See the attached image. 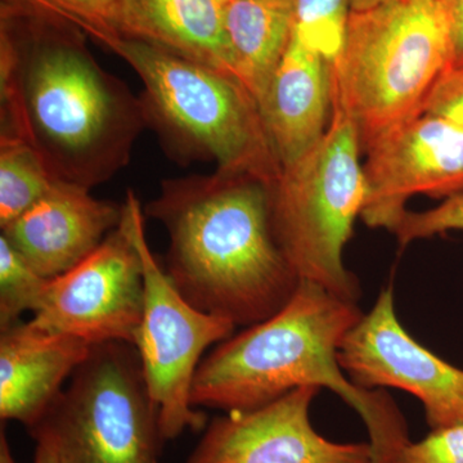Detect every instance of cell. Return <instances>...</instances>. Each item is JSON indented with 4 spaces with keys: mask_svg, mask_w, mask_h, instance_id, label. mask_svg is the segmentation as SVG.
<instances>
[{
    "mask_svg": "<svg viewBox=\"0 0 463 463\" xmlns=\"http://www.w3.org/2000/svg\"><path fill=\"white\" fill-rule=\"evenodd\" d=\"M78 27L0 5V134L17 137L58 181L91 188L129 164L141 99L97 62Z\"/></svg>",
    "mask_w": 463,
    "mask_h": 463,
    "instance_id": "obj_1",
    "label": "cell"
},
{
    "mask_svg": "<svg viewBox=\"0 0 463 463\" xmlns=\"http://www.w3.org/2000/svg\"><path fill=\"white\" fill-rule=\"evenodd\" d=\"M269 185L218 170L165 179L145 209L165 228L164 269L178 291L236 327L276 315L300 285L274 239Z\"/></svg>",
    "mask_w": 463,
    "mask_h": 463,
    "instance_id": "obj_2",
    "label": "cell"
},
{
    "mask_svg": "<svg viewBox=\"0 0 463 463\" xmlns=\"http://www.w3.org/2000/svg\"><path fill=\"white\" fill-rule=\"evenodd\" d=\"M364 315L355 301L300 281L276 315L232 335L203 359L192 405L242 412L303 386L330 389L361 416L373 463H394L411 441L403 414L383 389L353 383L337 359L347 332Z\"/></svg>",
    "mask_w": 463,
    "mask_h": 463,
    "instance_id": "obj_3",
    "label": "cell"
},
{
    "mask_svg": "<svg viewBox=\"0 0 463 463\" xmlns=\"http://www.w3.org/2000/svg\"><path fill=\"white\" fill-rule=\"evenodd\" d=\"M141 78L146 124L170 156L213 160L216 170L272 184L282 167L260 109L236 79L147 43L109 33L99 42Z\"/></svg>",
    "mask_w": 463,
    "mask_h": 463,
    "instance_id": "obj_4",
    "label": "cell"
},
{
    "mask_svg": "<svg viewBox=\"0 0 463 463\" xmlns=\"http://www.w3.org/2000/svg\"><path fill=\"white\" fill-rule=\"evenodd\" d=\"M453 67L439 0H377L350 14L345 43L331 62L332 105L352 120L362 152L421 115Z\"/></svg>",
    "mask_w": 463,
    "mask_h": 463,
    "instance_id": "obj_5",
    "label": "cell"
},
{
    "mask_svg": "<svg viewBox=\"0 0 463 463\" xmlns=\"http://www.w3.org/2000/svg\"><path fill=\"white\" fill-rule=\"evenodd\" d=\"M361 152L352 120L332 105L321 141L269 185L274 239L298 279L355 303L361 286L344 263V250L364 205Z\"/></svg>",
    "mask_w": 463,
    "mask_h": 463,
    "instance_id": "obj_6",
    "label": "cell"
},
{
    "mask_svg": "<svg viewBox=\"0 0 463 463\" xmlns=\"http://www.w3.org/2000/svg\"><path fill=\"white\" fill-rule=\"evenodd\" d=\"M29 432L51 444L62 463H157L164 439L136 347L91 346Z\"/></svg>",
    "mask_w": 463,
    "mask_h": 463,
    "instance_id": "obj_7",
    "label": "cell"
},
{
    "mask_svg": "<svg viewBox=\"0 0 463 463\" xmlns=\"http://www.w3.org/2000/svg\"><path fill=\"white\" fill-rule=\"evenodd\" d=\"M145 274V310L134 347L152 401L157 405L164 441L185 430L206 428L207 417L192 405L194 376L209 347L231 337L236 326L192 306L149 249L138 197L128 190L124 201Z\"/></svg>",
    "mask_w": 463,
    "mask_h": 463,
    "instance_id": "obj_8",
    "label": "cell"
},
{
    "mask_svg": "<svg viewBox=\"0 0 463 463\" xmlns=\"http://www.w3.org/2000/svg\"><path fill=\"white\" fill-rule=\"evenodd\" d=\"M145 310V274L132 219L121 223L80 263L50 279L30 323L99 345L136 344Z\"/></svg>",
    "mask_w": 463,
    "mask_h": 463,
    "instance_id": "obj_9",
    "label": "cell"
},
{
    "mask_svg": "<svg viewBox=\"0 0 463 463\" xmlns=\"http://www.w3.org/2000/svg\"><path fill=\"white\" fill-rule=\"evenodd\" d=\"M337 359L353 383L365 390L395 388L423 405L431 430L463 423V370L448 364L405 331L392 288L343 340Z\"/></svg>",
    "mask_w": 463,
    "mask_h": 463,
    "instance_id": "obj_10",
    "label": "cell"
},
{
    "mask_svg": "<svg viewBox=\"0 0 463 463\" xmlns=\"http://www.w3.org/2000/svg\"><path fill=\"white\" fill-rule=\"evenodd\" d=\"M365 199L361 218L392 232L408 201L463 194V129L443 116L421 115L392 128L364 149Z\"/></svg>",
    "mask_w": 463,
    "mask_h": 463,
    "instance_id": "obj_11",
    "label": "cell"
},
{
    "mask_svg": "<svg viewBox=\"0 0 463 463\" xmlns=\"http://www.w3.org/2000/svg\"><path fill=\"white\" fill-rule=\"evenodd\" d=\"M303 386L263 407L216 417L185 463H373L367 443H337L310 422L321 392Z\"/></svg>",
    "mask_w": 463,
    "mask_h": 463,
    "instance_id": "obj_12",
    "label": "cell"
},
{
    "mask_svg": "<svg viewBox=\"0 0 463 463\" xmlns=\"http://www.w3.org/2000/svg\"><path fill=\"white\" fill-rule=\"evenodd\" d=\"M123 214L124 203L99 200L90 188L56 181L38 203L2 228V237L33 270L52 279L99 248Z\"/></svg>",
    "mask_w": 463,
    "mask_h": 463,
    "instance_id": "obj_13",
    "label": "cell"
},
{
    "mask_svg": "<svg viewBox=\"0 0 463 463\" xmlns=\"http://www.w3.org/2000/svg\"><path fill=\"white\" fill-rule=\"evenodd\" d=\"M90 344L18 322L0 331V419L33 428L67 379L90 354Z\"/></svg>",
    "mask_w": 463,
    "mask_h": 463,
    "instance_id": "obj_14",
    "label": "cell"
},
{
    "mask_svg": "<svg viewBox=\"0 0 463 463\" xmlns=\"http://www.w3.org/2000/svg\"><path fill=\"white\" fill-rule=\"evenodd\" d=\"M259 109L279 165H291L321 141L330 125L331 62L292 35Z\"/></svg>",
    "mask_w": 463,
    "mask_h": 463,
    "instance_id": "obj_15",
    "label": "cell"
},
{
    "mask_svg": "<svg viewBox=\"0 0 463 463\" xmlns=\"http://www.w3.org/2000/svg\"><path fill=\"white\" fill-rule=\"evenodd\" d=\"M228 0H118L115 32L236 79L227 30ZM239 81V80H237Z\"/></svg>",
    "mask_w": 463,
    "mask_h": 463,
    "instance_id": "obj_16",
    "label": "cell"
},
{
    "mask_svg": "<svg viewBox=\"0 0 463 463\" xmlns=\"http://www.w3.org/2000/svg\"><path fill=\"white\" fill-rule=\"evenodd\" d=\"M295 0H228L225 30L237 80L260 103L288 51Z\"/></svg>",
    "mask_w": 463,
    "mask_h": 463,
    "instance_id": "obj_17",
    "label": "cell"
},
{
    "mask_svg": "<svg viewBox=\"0 0 463 463\" xmlns=\"http://www.w3.org/2000/svg\"><path fill=\"white\" fill-rule=\"evenodd\" d=\"M56 181L26 142L0 134V228L38 203Z\"/></svg>",
    "mask_w": 463,
    "mask_h": 463,
    "instance_id": "obj_18",
    "label": "cell"
},
{
    "mask_svg": "<svg viewBox=\"0 0 463 463\" xmlns=\"http://www.w3.org/2000/svg\"><path fill=\"white\" fill-rule=\"evenodd\" d=\"M350 14V0H295L294 35L334 62L345 43Z\"/></svg>",
    "mask_w": 463,
    "mask_h": 463,
    "instance_id": "obj_19",
    "label": "cell"
},
{
    "mask_svg": "<svg viewBox=\"0 0 463 463\" xmlns=\"http://www.w3.org/2000/svg\"><path fill=\"white\" fill-rule=\"evenodd\" d=\"M50 279L41 276L0 236V331L42 306Z\"/></svg>",
    "mask_w": 463,
    "mask_h": 463,
    "instance_id": "obj_20",
    "label": "cell"
},
{
    "mask_svg": "<svg viewBox=\"0 0 463 463\" xmlns=\"http://www.w3.org/2000/svg\"><path fill=\"white\" fill-rule=\"evenodd\" d=\"M118 0H2V5L58 18L71 24L99 43L115 33L114 20Z\"/></svg>",
    "mask_w": 463,
    "mask_h": 463,
    "instance_id": "obj_21",
    "label": "cell"
},
{
    "mask_svg": "<svg viewBox=\"0 0 463 463\" xmlns=\"http://www.w3.org/2000/svg\"><path fill=\"white\" fill-rule=\"evenodd\" d=\"M450 231H463V194L448 197L426 212H408L392 230L401 246Z\"/></svg>",
    "mask_w": 463,
    "mask_h": 463,
    "instance_id": "obj_22",
    "label": "cell"
},
{
    "mask_svg": "<svg viewBox=\"0 0 463 463\" xmlns=\"http://www.w3.org/2000/svg\"><path fill=\"white\" fill-rule=\"evenodd\" d=\"M394 463H463V423L431 430L420 441H410Z\"/></svg>",
    "mask_w": 463,
    "mask_h": 463,
    "instance_id": "obj_23",
    "label": "cell"
},
{
    "mask_svg": "<svg viewBox=\"0 0 463 463\" xmlns=\"http://www.w3.org/2000/svg\"><path fill=\"white\" fill-rule=\"evenodd\" d=\"M423 112L443 116L463 129V69H450L439 80Z\"/></svg>",
    "mask_w": 463,
    "mask_h": 463,
    "instance_id": "obj_24",
    "label": "cell"
},
{
    "mask_svg": "<svg viewBox=\"0 0 463 463\" xmlns=\"http://www.w3.org/2000/svg\"><path fill=\"white\" fill-rule=\"evenodd\" d=\"M446 16L450 43H452L453 67L463 69V0H439Z\"/></svg>",
    "mask_w": 463,
    "mask_h": 463,
    "instance_id": "obj_25",
    "label": "cell"
},
{
    "mask_svg": "<svg viewBox=\"0 0 463 463\" xmlns=\"http://www.w3.org/2000/svg\"><path fill=\"white\" fill-rule=\"evenodd\" d=\"M33 463H62L56 450L47 441L36 440L35 456Z\"/></svg>",
    "mask_w": 463,
    "mask_h": 463,
    "instance_id": "obj_26",
    "label": "cell"
},
{
    "mask_svg": "<svg viewBox=\"0 0 463 463\" xmlns=\"http://www.w3.org/2000/svg\"><path fill=\"white\" fill-rule=\"evenodd\" d=\"M0 463H17L14 455H12L5 431H2V434H0Z\"/></svg>",
    "mask_w": 463,
    "mask_h": 463,
    "instance_id": "obj_27",
    "label": "cell"
},
{
    "mask_svg": "<svg viewBox=\"0 0 463 463\" xmlns=\"http://www.w3.org/2000/svg\"><path fill=\"white\" fill-rule=\"evenodd\" d=\"M376 2L377 0H350V5H352L353 11H355V9L370 7L371 5Z\"/></svg>",
    "mask_w": 463,
    "mask_h": 463,
    "instance_id": "obj_28",
    "label": "cell"
}]
</instances>
